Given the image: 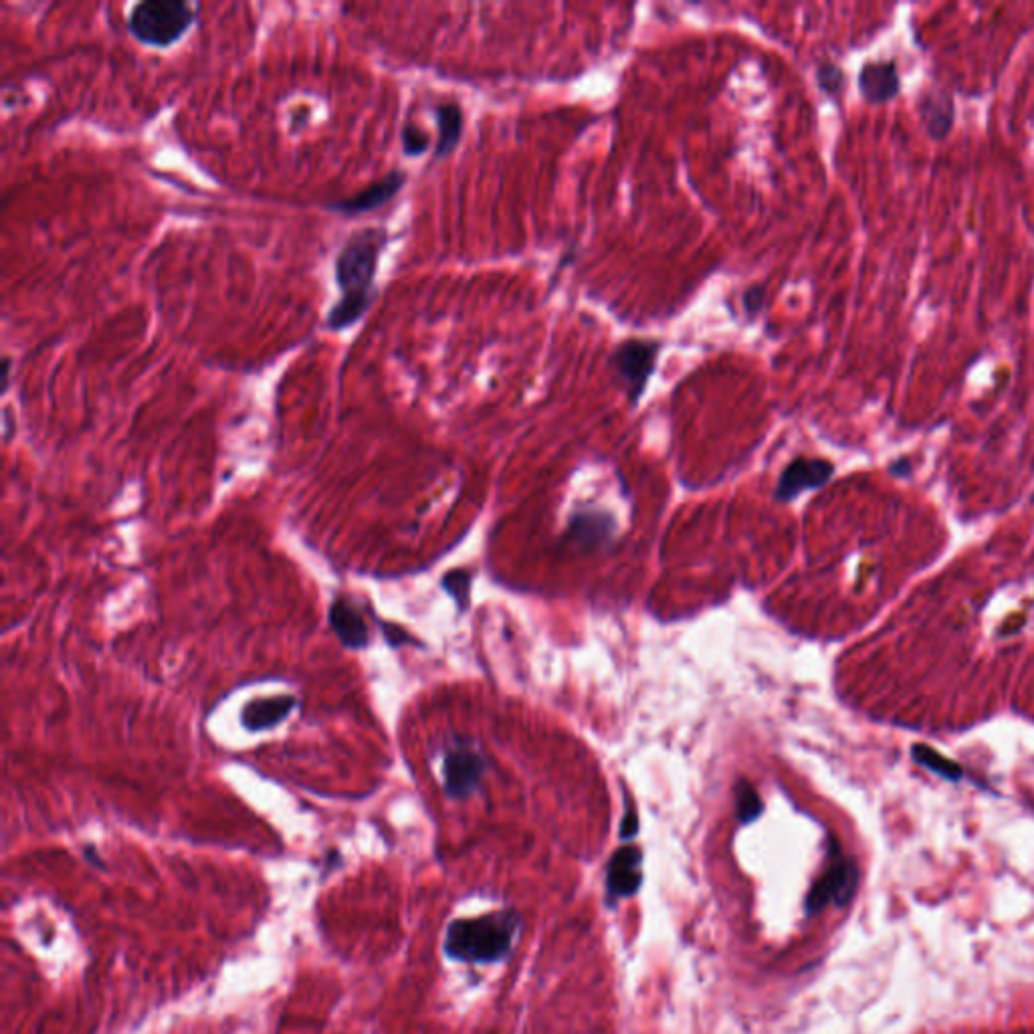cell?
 Returning a JSON list of instances; mask_svg holds the SVG:
<instances>
[{"label":"cell","instance_id":"1","mask_svg":"<svg viewBox=\"0 0 1034 1034\" xmlns=\"http://www.w3.org/2000/svg\"><path fill=\"white\" fill-rule=\"evenodd\" d=\"M386 245L388 231L382 227H364L346 239L334 265L342 297L328 312L326 326L330 330H348L366 316L376 299L374 281Z\"/></svg>","mask_w":1034,"mask_h":1034},{"label":"cell","instance_id":"16","mask_svg":"<svg viewBox=\"0 0 1034 1034\" xmlns=\"http://www.w3.org/2000/svg\"><path fill=\"white\" fill-rule=\"evenodd\" d=\"M736 804H738V820L742 824H750V822L758 820L764 810L758 790L746 780H742L736 786Z\"/></svg>","mask_w":1034,"mask_h":1034},{"label":"cell","instance_id":"23","mask_svg":"<svg viewBox=\"0 0 1034 1034\" xmlns=\"http://www.w3.org/2000/svg\"><path fill=\"white\" fill-rule=\"evenodd\" d=\"M382 631H384L386 641H388L392 647H398V645H402V643H408L406 633H404L400 627H396V625H386V623H382Z\"/></svg>","mask_w":1034,"mask_h":1034},{"label":"cell","instance_id":"22","mask_svg":"<svg viewBox=\"0 0 1034 1034\" xmlns=\"http://www.w3.org/2000/svg\"><path fill=\"white\" fill-rule=\"evenodd\" d=\"M637 833H639V818H637L635 810L629 808L623 822H620V839L631 841Z\"/></svg>","mask_w":1034,"mask_h":1034},{"label":"cell","instance_id":"20","mask_svg":"<svg viewBox=\"0 0 1034 1034\" xmlns=\"http://www.w3.org/2000/svg\"><path fill=\"white\" fill-rule=\"evenodd\" d=\"M429 144H431V138L429 134L415 126V124H406L402 128V152L406 156H421L429 150Z\"/></svg>","mask_w":1034,"mask_h":1034},{"label":"cell","instance_id":"4","mask_svg":"<svg viewBox=\"0 0 1034 1034\" xmlns=\"http://www.w3.org/2000/svg\"><path fill=\"white\" fill-rule=\"evenodd\" d=\"M663 344L649 338H629L620 342L610 356V372L623 388L631 404H637L655 374Z\"/></svg>","mask_w":1034,"mask_h":1034},{"label":"cell","instance_id":"24","mask_svg":"<svg viewBox=\"0 0 1034 1034\" xmlns=\"http://www.w3.org/2000/svg\"><path fill=\"white\" fill-rule=\"evenodd\" d=\"M83 855H85V859H87V861H89V863H91L93 867H101V869H103V863H101V859H99V853L95 851V847L87 845V847L83 849Z\"/></svg>","mask_w":1034,"mask_h":1034},{"label":"cell","instance_id":"17","mask_svg":"<svg viewBox=\"0 0 1034 1034\" xmlns=\"http://www.w3.org/2000/svg\"><path fill=\"white\" fill-rule=\"evenodd\" d=\"M913 758L923 764L925 768H929L932 772H938L940 776L948 778V780H960L962 778V768L950 760H946L942 754L929 750L925 746H915L913 748Z\"/></svg>","mask_w":1034,"mask_h":1034},{"label":"cell","instance_id":"15","mask_svg":"<svg viewBox=\"0 0 1034 1034\" xmlns=\"http://www.w3.org/2000/svg\"><path fill=\"white\" fill-rule=\"evenodd\" d=\"M612 526L614 524L602 513H580L572 522V534L578 542L594 544L606 540L612 532Z\"/></svg>","mask_w":1034,"mask_h":1034},{"label":"cell","instance_id":"11","mask_svg":"<svg viewBox=\"0 0 1034 1034\" xmlns=\"http://www.w3.org/2000/svg\"><path fill=\"white\" fill-rule=\"evenodd\" d=\"M919 120L927 132V136L942 142L952 134L956 120V103L950 93L942 89H927L919 95L917 101Z\"/></svg>","mask_w":1034,"mask_h":1034},{"label":"cell","instance_id":"3","mask_svg":"<svg viewBox=\"0 0 1034 1034\" xmlns=\"http://www.w3.org/2000/svg\"><path fill=\"white\" fill-rule=\"evenodd\" d=\"M198 7L186 0H144L128 19V29L142 45L166 49L196 23Z\"/></svg>","mask_w":1034,"mask_h":1034},{"label":"cell","instance_id":"10","mask_svg":"<svg viewBox=\"0 0 1034 1034\" xmlns=\"http://www.w3.org/2000/svg\"><path fill=\"white\" fill-rule=\"evenodd\" d=\"M859 93L865 101L873 106H881L895 99L901 93V77L897 69V61H867L859 71Z\"/></svg>","mask_w":1034,"mask_h":1034},{"label":"cell","instance_id":"5","mask_svg":"<svg viewBox=\"0 0 1034 1034\" xmlns=\"http://www.w3.org/2000/svg\"><path fill=\"white\" fill-rule=\"evenodd\" d=\"M857 885V869L851 861L839 859L814 883L806 899L808 913L822 911L831 901L843 905L851 899Z\"/></svg>","mask_w":1034,"mask_h":1034},{"label":"cell","instance_id":"25","mask_svg":"<svg viewBox=\"0 0 1034 1034\" xmlns=\"http://www.w3.org/2000/svg\"><path fill=\"white\" fill-rule=\"evenodd\" d=\"M9 376H11V358L5 356L3 358V386H0L3 388V394L9 390Z\"/></svg>","mask_w":1034,"mask_h":1034},{"label":"cell","instance_id":"19","mask_svg":"<svg viewBox=\"0 0 1034 1034\" xmlns=\"http://www.w3.org/2000/svg\"><path fill=\"white\" fill-rule=\"evenodd\" d=\"M441 584L455 598L459 610H467L471 596V574L467 570H451L445 574Z\"/></svg>","mask_w":1034,"mask_h":1034},{"label":"cell","instance_id":"21","mask_svg":"<svg viewBox=\"0 0 1034 1034\" xmlns=\"http://www.w3.org/2000/svg\"><path fill=\"white\" fill-rule=\"evenodd\" d=\"M764 301H766V287L762 283L748 287L742 295V305L746 309V314L752 318H756L762 312Z\"/></svg>","mask_w":1034,"mask_h":1034},{"label":"cell","instance_id":"8","mask_svg":"<svg viewBox=\"0 0 1034 1034\" xmlns=\"http://www.w3.org/2000/svg\"><path fill=\"white\" fill-rule=\"evenodd\" d=\"M404 184H406V172L392 170L386 176H382L380 180H376L374 184H370L364 190H360L358 194H354V196H350L346 200H338V202L330 204L328 209L334 211V213L346 215V217L366 215L370 211L380 209V206H384L386 202H390L400 192V188Z\"/></svg>","mask_w":1034,"mask_h":1034},{"label":"cell","instance_id":"12","mask_svg":"<svg viewBox=\"0 0 1034 1034\" xmlns=\"http://www.w3.org/2000/svg\"><path fill=\"white\" fill-rule=\"evenodd\" d=\"M328 618H330V625H332L334 633L338 635V639L344 647L354 649V651L368 647V643H370L368 627L364 623L360 610L354 606L352 600H348L346 596H338L330 606Z\"/></svg>","mask_w":1034,"mask_h":1034},{"label":"cell","instance_id":"18","mask_svg":"<svg viewBox=\"0 0 1034 1034\" xmlns=\"http://www.w3.org/2000/svg\"><path fill=\"white\" fill-rule=\"evenodd\" d=\"M816 83H818L820 91L837 99L839 95H843V91L847 87V75L835 63H822L816 69Z\"/></svg>","mask_w":1034,"mask_h":1034},{"label":"cell","instance_id":"9","mask_svg":"<svg viewBox=\"0 0 1034 1034\" xmlns=\"http://www.w3.org/2000/svg\"><path fill=\"white\" fill-rule=\"evenodd\" d=\"M643 853L637 847L618 849L606 869V889L610 899L633 897L643 885Z\"/></svg>","mask_w":1034,"mask_h":1034},{"label":"cell","instance_id":"6","mask_svg":"<svg viewBox=\"0 0 1034 1034\" xmlns=\"http://www.w3.org/2000/svg\"><path fill=\"white\" fill-rule=\"evenodd\" d=\"M833 473H835V465L831 461L798 457L782 471L778 487H776V499L792 501L802 491L822 487L833 477Z\"/></svg>","mask_w":1034,"mask_h":1034},{"label":"cell","instance_id":"13","mask_svg":"<svg viewBox=\"0 0 1034 1034\" xmlns=\"http://www.w3.org/2000/svg\"><path fill=\"white\" fill-rule=\"evenodd\" d=\"M297 699L293 695H275V697H261L249 701L241 711V723L249 732H263L269 730L277 723H281L291 709H295Z\"/></svg>","mask_w":1034,"mask_h":1034},{"label":"cell","instance_id":"2","mask_svg":"<svg viewBox=\"0 0 1034 1034\" xmlns=\"http://www.w3.org/2000/svg\"><path fill=\"white\" fill-rule=\"evenodd\" d=\"M522 917L515 911H497L473 919H455L447 927L445 954L467 964L503 962L520 934Z\"/></svg>","mask_w":1034,"mask_h":1034},{"label":"cell","instance_id":"14","mask_svg":"<svg viewBox=\"0 0 1034 1034\" xmlns=\"http://www.w3.org/2000/svg\"><path fill=\"white\" fill-rule=\"evenodd\" d=\"M435 120H437V146H435V160H441L449 156L463 134V110L457 106L455 101H441L435 106Z\"/></svg>","mask_w":1034,"mask_h":1034},{"label":"cell","instance_id":"7","mask_svg":"<svg viewBox=\"0 0 1034 1034\" xmlns=\"http://www.w3.org/2000/svg\"><path fill=\"white\" fill-rule=\"evenodd\" d=\"M485 772L483 758L467 748L451 750L445 756L443 776H445V792L449 798H467L471 796L481 782Z\"/></svg>","mask_w":1034,"mask_h":1034}]
</instances>
